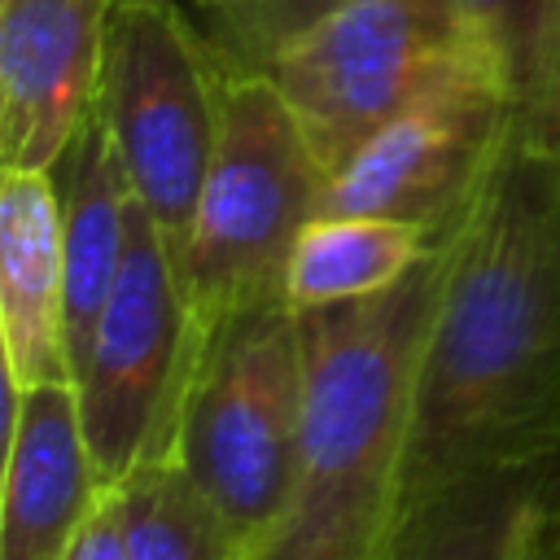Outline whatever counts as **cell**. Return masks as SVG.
<instances>
[{"label": "cell", "instance_id": "cell-6", "mask_svg": "<svg viewBox=\"0 0 560 560\" xmlns=\"http://www.w3.org/2000/svg\"><path fill=\"white\" fill-rule=\"evenodd\" d=\"M201 324L175 245L131 192L118 280L74 368V394L101 486H118L149 459L175 455L184 389Z\"/></svg>", "mask_w": 560, "mask_h": 560}, {"label": "cell", "instance_id": "cell-14", "mask_svg": "<svg viewBox=\"0 0 560 560\" xmlns=\"http://www.w3.org/2000/svg\"><path fill=\"white\" fill-rule=\"evenodd\" d=\"M433 236L376 214H315L284 271V298L293 311H319L363 302L407 280L429 254Z\"/></svg>", "mask_w": 560, "mask_h": 560}, {"label": "cell", "instance_id": "cell-13", "mask_svg": "<svg viewBox=\"0 0 560 560\" xmlns=\"http://www.w3.org/2000/svg\"><path fill=\"white\" fill-rule=\"evenodd\" d=\"M551 490L556 464L468 477L398 525L389 560H538Z\"/></svg>", "mask_w": 560, "mask_h": 560}, {"label": "cell", "instance_id": "cell-10", "mask_svg": "<svg viewBox=\"0 0 560 560\" xmlns=\"http://www.w3.org/2000/svg\"><path fill=\"white\" fill-rule=\"evenodd\" d=\"M101 490L74 385L9 389L0 560H66Z\"/></svg>", "mask_w": 560, "mask_h": 560}, {"label": "cell", "instance_id": "cell-17", "mask_svg": "<svg viewBox=\"0 0 560 560\" xmlns=\"http://www.w3.org/2000/svg\"><path fill=\"white\" fill-rule=\"evenodd\" d=\"M346 0H241L214 13H201V31L228 74H254L280 44L315 26Z\"/></svg>", "mask_w": 560, "mask_h": 560}, {"label": "cell", "instance_id": "cell-19", "mask_svg": "<svg viewBox=\"0 0 560 560\" xmlns=\"http://www.w3.org/2000/svg\"><path fill=\"white\" fill-rule=\"evenodd\" d=\"M228 4H241V0H192L197 13H214V9H228Z\"/></svg>", "mask_w": 560, "mask_h": 560}, {"label": "cell", "instance_id": "cell-5", "mask_svg": "<svg viewBox=\"0 0 560 560\" xmlns=\"http://www.w3.org/2000/svg\"><path fill=\"white\" fill-rule=\"evenodd\" d=\"M228 66L175 0H114L96 114L136 201L184 254L223 127Z\"/></svg>", "mask_w": 560, "mask_h": 560}, {"label": "cell", "instance_id": "cell-12", "mask_svg": "<svg viewBox=\"0 0 560 560\" xmlns=\"http://www.w3.org/2000/svg\"><path fill=\"white\" fill-rule=\"evenodd\" d=\"M52 179L61 197L66 346H70V381H74L92 324L118 280L122 245H127V210H131V184L101 114H92L88 127L74 136V144L61 153Z\"/></svg>", "mask_w": 560, "mask_h": 560}, {"label": "cell", "instance_id": "cell-15", "mask_svg": "<svg viewBox=\"0 0 560 560\" xmlns=\"http://www.w3.org/2000/svg\"><path fill=\"white\" fill-rule=\"evenodd\" d=\"M468 48L499 74L512 127L560 162V0H455Z\"/></svg>", "mask_w": 560, "mask_h": 560}, {"label": "cell", "instance_id": "cell-2", "mask_svg": "<svg viewBox=\"0 0 560 560\" xmlns=\"http://www.w3.org/2000/svg\"><path fill=\"white\" fill-rule=\"evenodd\" d=\"M446 236L394 289L302 311L306 398L289 512L258 560H389Z\"/></svg>", "mask_w": 560, "mask_h": 560}, {"label": "cell", "instance_id": "cell-7", "mask_svg": "<svg viewBox=\"0 0 560 560\" xmlns=\"http://www.w3.org/2000/svg\"><path fill=\"white\" fill-rule=\"evenodd\" d=\"M468 48L455 0H346L280 44L267 74L328 179Z\"/></svg>", "mask_w": 560, "mask_h": 560}, {"label": "cell", "instance_id": "cell-4", "mask_svg": "<svg viewBox=\"0 0 560 560\" xmlns=\"http://www.w3.org/2000/svg\"><path fill=\"white\" fill-rule=\"evenodd\" d=\"M328 171L267 74H232L219 144L179 267L197 324L284 293L289 254L319 214Z\"/></svg>", "mask_w": 560, "mask_h": 560}, {"label": "cell", "instance_id": "cell-16", "mask_svg": "<svg viewBox=\"0 0 560 560\" xmlns=\"http://www.w3.org/2000/svg\"><path fill=\"white\" fill-rule=\"evenodd\" d=\"M109 490L127 560H245L236 534L175 455L140 464Z\"/></svg>", "mask_w": 560, "mask_h": 560}, {"label": "cell", "instance_id": "cell-9", "mask_svg": "<svg viewBox=\"0 0 560 560\" xmlns=\"http://www.w3.org/2000/svg\"><path fill=\"white\" fill-rule=\"evenodd\" d=\"M114 0H0V162L52 171L96 114Z\"/></svg>", "mask_w": 560, "mask_h": 560}, {"label": "cell", "instance_id": "cell-11", "mask_svg": "<svg viewBox=\"0 0 560 560\" xmlns=\"http://www.w3.org/2000/svg\"><path fill=\"white\" fill-rule=\"evenodd\" d=\"M0 341L9 389L70 381L61 197L52 171H4L0 179Z\"/></svg>", "mask_w": 560, "mask_h": 560}, {"label": "cell", "instance_id": "cell-18", "mask_svg": "<svg viewBox=\"0 0 560 560\" xmlns=\"http://www.w3.org/2000/svg\"><path fill=\"white\" fill-rule=\"evenodd\" d=\"M66 560H127V542H122V521H118V503L114 490L105 486L92 516L83 521V529L74 534Z\"/></svg>", "mask_w": 560, "mask_h": 560}, {"label": "cell", "instance_id": "cell-8", "mask_svg": "<svg viewBox=\"0 0 560 560\" xmlns=\"http://www.w3.org/2000/svg\"><path fill=\"white\" fill-rule=\"evenodd\" d=\"M512 136L499 74L464 48L416 101L376 127L328 179L319 214L398 219L442 241Z\"/></svg>", "mask_w": 560, "mask_h": 560}, {"label": "cell", "instance_id": "cell-3", "mask_svg": "<svg viewBox=\"0 0 560 560\" xmlns=\"http://www.w3.org/2000/svg\"><path fill=\"white\" fill-rule=\"evenodd\" d=\"M306 398L302 311L284 293L201 324L175 459L219 508L245 560H258L298 486Z\"/></svg>", "mask_w": 560, "mask_h": 560}, {"label": "cell", "instance_id": "cell-1", "mask_svg": "<svg viewBox=\"0 0 560 560\" xmlns=\"http://www.w3.org/2000/svg\"><path fill=\"white\" fill-rule=\"evenodd\" d=\"M560 459V162L508 136L446 232L398 525L442 490Z\"/></svg>", "mask_w": 560, "mask_h": 560}]
</instances>
